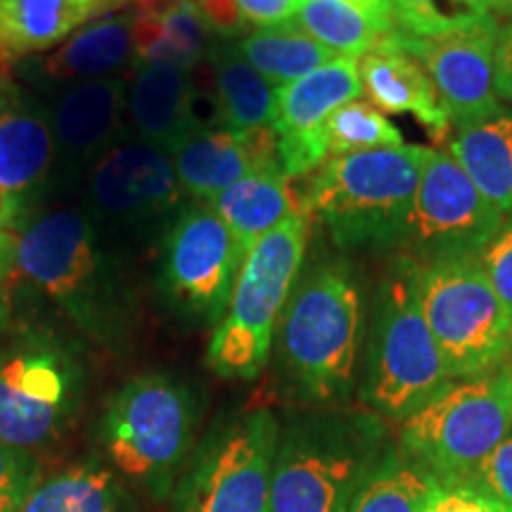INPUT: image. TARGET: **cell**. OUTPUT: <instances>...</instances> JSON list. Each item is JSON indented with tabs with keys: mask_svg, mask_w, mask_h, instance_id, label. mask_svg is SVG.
I'll use <instances>...</instances> for the list:
<instances>
[{
	"mask_svg": "<svg viewBox=\"0 0 512 512\" xmlns=\"http://www.w3.org/2000/svg\"><path fill=\"white\" fill-rule=\"evenodd\" d=\"M216 83L219 124L249 133L273 124L275 88L240 55L238 46H216L209 53Z\"/></svg>",
	"mask_w": 512,
	"mask_h": 512,
	"instance_id": "29",
	"label": "cell"
},
{
	"mask_svg": "<svg viewBox=\"0 0 512 512\" xmlns=\"http://www.w3.org/2000/svg\"><path fill=\"white\" fill-rule=\"evenodd\" d=\"M200 408L192 389L169 373H143L121 384L95 427V448L138 498L169 501L195 451Z\"/></svg>",
	"mask_w": 512,
	"mask_h": 512,
	"instance_id": "3",
	"label": "cell"
},
{
	"mask_svg": "<svg viewBox=\"0 0 512 512\" xmlns=\"http://www.w3.org/2000/svg\"><path fill=\"white\" fill-rule=\"evenodd\" d=\"M136 62V12L105 15L69 36L53 55L27 64L24 76L36 86H62L64 91L88 81L114 79Z\"/></svg>",
	"mask_w": 512,
	"mask_h": 512,
	"instance_id": "19",
	"label": "cell"
},
{
	"mask_svg": "<svg viewBox=\"0 0 512 512\" xmlns=\"http://www.w3.org/2000/svg\"><path fill=\"white\" fill-rule=\"evenodd\" d=\"M27 209H29L27 197L0 188V230H5V233H10V230L15 228L24 230Z\"/></svg>",
	"mask_w": 512,
	"mask_h": 512,
	"instance_id": "41",
	"label": "cell"
},
{
	"mask_svg": "<svg viewBox=\"0 0 512 512\" xmlns=\"http://www.w3.org/2000/svg\"><path fill=\"white\" fill-rule=\"evenodd\" d=\"M363 294L347 261H318L294 283L273 339L285 394L330 408L356 384ZM271 354V356H273Z\"/></svg>",
	"mask_w": 512,
	"mask_h": 512,
	"instance_id": "1",
	"label": "cell"
},
{
	"mask_svg": "<svg viewBox=\"0 0 512 512\" xmlns=\"http://www.w3.org/2000/svg\"><path fill=\"white\" fill-rule=\"evenodd\" d=\"M396 29L413 38H446L496 24L498 0H392Z\"/></svg>",
	"mask_w": 512,
	"mask_h": 512,
	"instance_id": "32",
	"label": "cell"
},
{
	"mask_svg": "<svg viewBox=\"0 0 512 512\" xmlns=\"http://www.w3.org/2000/svg\"><path fill=\"white\" fill-rule=\"evenodd\" d=\"M15 320H12V299L10 292L0 285V342H3L5 335L12 330Z\"/></svg>",
	"mask_w": 512,
	"mask_h": 512,
	"instance_id": "43",
	"label": "cell"
},
{
	"mask_svg": "<svg viewBox=\"0 0 512 512\" xmlns=\"http://www.w3.org/2000/svg\"><path fill=\"white\" fill-rule=\"evenodd\" d=\"M41 477L36 453L0 441V512H22Z\"/></svg>",
	"mask_w": 512,
	"mask_h": 512,
	"instance_id": "34",
	"label": "cell"
},
{
	"mask_svg": "<svg viewBox=\"0 0 512 512\" xmlns=\"http://www.w3.org/2000/svg\"><path fill=\"white\" fill-rule=\"evenodd\" d=\"M479 264L512 323V219L503 221L494 240L479 254Z\"/></svg>",
	"mask_w": 512,
	"mask_h": 512,
	"instance_id": "35",
	"label": "cell"
},
{
	"mask_svg": "<svg viewBox=\"0 0 512 512\" xmlns=\"http://www.w3.org/2000/svg\"><path fill=\"white\" fill-rule=\"evenodd\" d=\"M15 271L102 347H117L131 332V292L81 209H53L24 226Z\"/></svg>",
	"mask_w": 512,
	"mask_h": 512,
	"instance_id": "2",
	"label": "cell"
},
{
	"mask_svg": "<svg viewBox=\"0 0 512 512\" xmlns=\"http://www.w3.org/2000/svg\"><path fill=\"white\" fill-rule=\"evenodd\" d=\"M22 512H140V498L93 458L41 477Z\"/></svg>",
	"mask_w": 512,
	"mask_h": 512,
	"instance_id": "27",
	"label": "cell"
},
{
	"mask_svg": "<svg viewBox=\"0 0 512 512\" xmlns=\"http://www.w3.org/2000/svg\"><path fill=\"white\" fill-rule=\"evenodd\" d=\"M238 50L273 88L302 79L335 57L297 22L256 29L242 38Z\"/></svg>",
	"mask_w": 512,
	"mask_h": 512,
	"instance_id": "31",
	"label": "cell"
},
{
	"mask_svg": "<svg viewBox=\"0 0 512 512\" xmlns=\"http://www.w3.org/2000/svg\"><path fill=\"white\" fill-rule=\"evenodd\" d=\"M171 157L183 192L197 202L214 200L219 192L256 171L245 133H233L221 124L195 126Z\"/></svg>",
	"mask_w": 512,
	"mask_h": 512,
	"instance_id": "24",
	"label": "cell"
},
{
	"mask_svg": "<svg viewBox=\"0 0 512 512\" xmlns=\"http://www.w3.org/2000/svg\"><path fill=\"white\" fill-rule=\"evenodd\" d=\"M121 0H0V57L22 60L55 48Z\"/></svg>",
	"mask_w": 512,
	"mask_h": 512,
	"instance_id": "22",
	"label": "cell"
},
{
	"mask_svg": "<svg viewBox=\"0 0 512 512\" xmlns=\"http://www.w3.org/2000/svg\"><path fill=\"white\" fill-rule=\"evenodd\" d=\"M396 34L358 60L363 93L382 114H408L418 119L434 140H441L451 128V121L430 76L411 53L399 46Z\"/></svg>",
	"mask_w": 512,
	"mask_h": 512,
	"instance_id": "21",
	"label": "cell"
},
{
	"mask_svg": "<svg viewBox=\"0 0 512 512\" xmlns=\"http://www.w3.org/2000/svg\"><path fill=\"white\" fill-rule=\"evenodd\" d=\"M181 200L174 157L143 140H126L88 174L79 209L112 252H131L162 240L183 209Z\"/></svg>",
	"mask_w": 512,
	"mask_h": 512,
	"instance_id": "12",
	"label": "cell"
},
{
	"mask_svg": "<svg viewBox=\"0 0 512 512\" xmlns=\"http://www.w3.org/2000/svg\"><path fill=\"white\" fill-rule=\"evenodd\" d=\"M304 214L264 235L242 261L226 316L209 339L207 363L223 380H254L271 361L278 320L299 278L306 249Z\"/></svg>",
	"mask_w": 512,
	"mask_h": 512,
	"instance_id": "8",
	"label": "cell"
},
{
	"mask_svg": "<svg viewBox=\"0 0 512 512\" xmlns=\"http://www.w3.org/2000/svg\"><path fill=\"white\" fill-rule=\"evenodd\" d=\"M384 451L380 415L332 406L294 415L280 425L271 512H349Z\"/></svg>",
	"mask_w": 512,
	"mask_h": 512,
	"instance_id": "5",
	"label": "cell"
},
{
	"mask_svg": "<svg viewBox=\"0 0 512 512\" xmlns=\"http://www.w3.org/2000/svg\"><path fill=\"white\" fill-rule=\"evenodd\" d=\"M128 124L138 140L174 155L200 121L195 117V86L190 69L164 62H138L126 88Z\"/></svg>",
	"mask_w": 512,
	"mask_h": 512,
	"instance_id": "20",
	"label": "cell"
},
{
	"mask_svg": "<svg viewBox=\"0 0 512 512\" xmlns=\"http://www.w3.org/2000/svg\"><path fill=\"white\" fill-rule=\"evenodd\" d=\"M498 10L508 12V15H512V0H498Z\"/></svg>",
	"mask_w": 512,
	"mask_h": 512,
	"instance_id": "45",
	"label": "cell"
},
{
	"mask_svg": "<svg viewBox=\"0 0 512 512\" xmlns=\"http://www.w3.org/2000/svg\"><path fill=\"white\" fill-rule=\"evenodd\" d=\"M420 264L399 254L375 294L363 401L375 415L403 422L444 392L451 375L434 342L418 294Z\"/></svg>",
	"mask_w": 512,
	"mask_h": 512,
	"instance_id": "7",
	"label": "cell"
},
{
	"mask_svg": "<svg viewBox=\"0 0 512 512\" xmlns=\"http://www.w3.org/2000/svg\"><path fill=\"white\" fill-rule=\"evenodd\" d=\"M496 34L498 22L446 38H413L401 31L396 34L399 46L430 76L456 131L491 117L503 107L494 81Z\"/></svg>",
	"mask_w": 512,
	"mask_h": 512,
	"instance_id": "17",
	"label": "cell"
},
{
	"mask_svg": "<svg viewBox=\"0 0 512 512\" xmlns=\"http://www.w3.org/2000/svg\"><path fill=\"white\" fill-rule=\"evenodd\" d=\"M207 22L190 0L147 3L136 12V60L192 69L207 50Z\"/></svg>",
	"mask_w": 512,
	"mask_h": 512,
	"instance_id": "28",
	"label": "cell"
},
{
	"mask_svg": "<svg viewBox=\"0 0 512 512\" xmlns=\"http://www.w3.org/2000/svg\"><path fill=\"white\" fill-rule=\"evenodd\" d=\"M472 489L482 491V494L512 510V434L505 437L494 448V453L484 460Z\"/></svg>",
	"mask_w": 512,
	"mask_h": 512,
	"instance_id": "36",
	"label": "cell"
},
{
	"mask_svg": "<svg viewBox=\"0 0 512 512\" xmlns=\"http://www.w3.org/2000/svg\"><path fill=\"white\" fill-rule=\"evenodd\" d=\"M226 223L242 252H249L264 235L297 214L287 176L280 169L252 171L207 202Z\"/></svg>",
	"mask_w": 512,
	"mask_h": 512,
	"instance_id": "26",
	"label": "cell"
},
{
	"mask_svg": "<svg viewBox=\"0 0 512 512\" xmlns=\"http://www.w3.org/2000/svg\"><path fill=\"white\" fill-rule=\"evenodd\" d=\"M363 95L358 60L332 57L302 79L275 88L273 133L287 178L311 174L328 159V121L339 107Z\"/></svg>",
	"mask_w": 512,
	"mask_h": 512,
	"instance_id": "16",
	"label": "cell"
},
{
	"mask_svg": "<svg viewBox=\"0 0 512 512\" xmlns=\"http://www.w3.org/2000/svg\"><path fill=\"white\" fill-rule=\"evenodd\" d=\"M494 81L501 100L512 102V19L498 24L494 50Z\"/></svg>",
	"mask_w": 512,
	"mask_h": 512,
	"instance_id": "39",
	"label": "cell"
},
{
	"mask_svg": "<svg viewBox=\"0 0 512 512\" xmlns=\"http://www.w3.org/2000/svg\"><path fill=\"white\" fill-rule=\"evenodd\" d=\"M294 22L335 57L354 60L399 31L392 0H302Z\"/></svg>",
	"mask_w": 512,
	"mask_h": 512,
	"instance_id": "23",
	"label": "cell"
},
{
	"mask_svg": "<svg viewBox=\"0 0 512 512\" xmlns=\"http://www.w3.org/2000/svg\"><path fill=\"white\" fill-rule=\"evenodd\" d=\"M444 486L399 448H387L358 486L349 512H425Z\"/></svg>",
	"mask_w": 512,
	"mask_h": 512,
	"instance_id": "30",
	"label": "cell"
},
{
	"mask_svg": "<svg viewBox=\"0 0 512 512\" xmlns=\"http://www.w3.org/2000/svg\"><path fill=\"white\" fill-rule=\"evenodd\" d=\"M200 12L209 31L216 34H238L245 24L235 0H200Z\"/></svg>",
	"mask_w": 512,
	"mask_h": 512,
	"instance_id": "40",
	"label": "cell"
},
{
	"mask_svg": "<svg viewBox=\"0 0 512 512\" xmlns=\"http://www.w3.org/2000/svg\"><path fill=\"white\" fill-rule=\"evenodd\" d=\"M399 145H406L403 133L368 100L347 102L328 121L330 157Z\"/></svg>",
	"mask_w": 512,
	"mask_h": 512,
	"instance_id": "33",
	"label": "cell"
},
{
	"mask_svg": "<svg viewBox=\"0 0 512 512\" xmlns=\"http://www.w3.org/2000/svg\"><path fill=\"white\" fill-rule=\"evenodd\" d=\"M245 256L207 202L188 204L159 240V294L188 323L219 325Z\"/></svg>",
	"mask_w": 512,
	"mask_h": 512,
	"instance_id": "13",
	"label": "cell"
},
{
	"mask_svg": "<svg viewBox=\"0 0 512 512\" xmlns=\"http://www.w3.org/2000/svg\"><path fill=\"white\" fill-rule=\"evenodd\" d=\"M53 119L34 93L0 74V188L31 202L53 166Z\"/></svg>",
	"mask_w": 512,
	"mask_h": 512,
	"instance_id": "18",
	"label": "cell"
},
{
	"mask_svg": "<svg viewBox=\"0 0 512 512\" xmlns=\"http://www.w3.org/2000/svg\"><path fill=\"white\" fill-rule=\"evenodd\" d=\"M512 434L501 370L451 382L401 422V451L441 486H472L484 460Z\"/></svg>",
	"mask_w": 512,
	"mask_h": 512,
	"instance_id": "9",
	"label": "cell"
},
{
	"mask_svg": "<svg viewBox=\"0 0 512 512\" xmlns=\"http://www.w3.org/2000/svg\"><path fill=\"white\" fill-rule=\"evenodd\" d=\"M126 88L124 79H100L72 86L57 95L53 119V166L46 188L69 195L86 183L91 171L114 147L126 143Z\"/></svg>",
	"mask_w": 512,
	"mask_h": 512,
	"instance_id": "15",
	"label": "cell"
},
{
	"mask_svg": "<svg viewBox=\"0 0 512 512\" xmlns=\"http://www.w3.org/2000/svg\"><path fill=\"white\" fill-rule=\"evenodd\" d=\"M503 221L456 159L444 150H425L411 228L399 254L420 266L479 259Z\"/></svg>",
	"mask_w": 512,
	"mask_h": 512,
	"instance_id": "14",
	"label": "cell"
},
{
	"mask_svg": "<svg viewBox=\"0 0 512 512\" xmlns=\"http://www.w3.org/2000/svg\"><path fill=\"white\" fill-rule=\"evenodd\" d=\"M88 392L81 347L41 325H22L0 342V441L36 453L79 420Z\"/></svg>",
	"mask_w": 512,
	"mask_h": 512,
	"instance_id": "6",
	"label": "cell"
},
{
	"mask_svg": "<svg viewBox=\"0 0 512 512\" xmlns=\"http://www.w3.org/2000/svg\"><path fill=\"white\" fill-rule=\"evenodd\" d=\"M448 155L501 214L512 216V107H501L477 124L458 128Z\"/></svg>",
	"mask_w": 512,
	"mask_h": 512,
	"instance_id": "25",
	"label": "cell"
},
{
	"mask_svg": "<svg viewBox=\"0 0 512 512\" xmlns=\"http://www.w3.org/2000/svg\"><path fill=\"white\" fill-rule=\"evenodd\" d=\"M425 512H512L472 486H444Z\"/></svg>",
	"mask_w": 512,
	"mask_h": 512,
	"instance_id": "37",
	"label": "cell"
},
{
	"mask_svg": "<svg viewBox=\"0 0 512 512\" xmlns=\"http://www.w3.org/2000/svg\"><path fill=\"white\" fill-rule=\"evenodd\" d=\"M501 377H503V389H505V401H508V411L512 418V361L505 363L501 368Z\"/></svg>",
	"mask_w": 512,
	"mask_h": 512,
	"instance_id": "44",
	"label": "cell"
},
{
	"mask_svg": "<svg viewBox=\"0 0 512 512\" xmlns=\"http://www.w3.org/2000/svg\"><path fill=\"white\" fill-rule=\"evenodd\" d=\"M425 150L399 145L325 159L306 204L323 221L332 245L349 254L401 252L411 228Z\"/></svg>",
	"mask_w": 512,
	"mask_h": 512,
	"instance_id": "4",
	"label": "cell"
},
{
	"mask_svg": "<svg viewBox=\"0 0 512 512\" xmlns=\"http://www.w3.org/2000/svg\"><path fill=\"white\" fill-rule=\"evenodd\" d=\"M280 422L268 408L223 418L195 446L178 479L174 512H271Z\"/></svg>",
	"mask_w": 512,
	"mask_h": 512,
	"instance_id": "10",
	"label": "cell"
},
{
	"mask_svg": "<svg viewBox=\"0 0 512 512\" xmlns=\"http://www.w3.org/2000/svg\"><path fill=\"white\" fill-rule=\"evenodd\" d=\"M418 294L451 380L503 368L512 351V323L479 259L420 266Z\"/></svg>",
	"mask_w": 512,
	"mask_h": 512,
	"instance_id": "11",
	"label": "cell"
},
{
	"mask_svg": "<svg viewBox=\"0 0 512 512\" xmlns=\"http://www.w3.org/2000/svg\"><path fill=\"white\" fill-rule=\"evenodd\" d=\"M17 240L10 233L0 230V285H5L15 273Z\"/></svg>",
	"mask_w": 512,
	"mask_h": 512,
	"instance_id": "42",
	"label": "cell"
},
{
	"mask_svg": "<svg viewBox=\"0 0 512 512\" xmlns=\"http://www.w3.org/2000/svg\"><path fill=\"white\" fill-rule=\"evenodd\" d=\"M242 19L254 27H278L297 19L302 0H235Z\"/></svg>",
	"mask_w": 512,
	"mask_h": 512,
	"instance_id": "38",
	"label": "cell"
}]
</instances>
